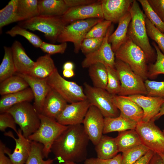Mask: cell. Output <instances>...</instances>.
<instances>
[{"instance_id": "cell-1", "label": "cell", "mask_w": 164, "mask_h": 164, "mask_svg": "<svg viewBox=\"0 0 164 164\" xmlns=\"http://www.w3.org/2000/svg\"><path fill=\"white\" fill-rule=\"evenodd\" d=\"M89 140L83 125H69L54 141L51 152L59 162H81L87 159Z\"/></svg>"}, {"instance_id": "cell-2", "label": "cell", "mask_w": 164, "mask_h": 164, "mask_svg": "<svg viewBox=\"0 0 164 164\" xmlns=\"http://www.w3.org/2000/svg\"><path fill=\"white\" fill-rule=\"evenodd\" d=\"M129 12L131 20L128 27V36L143 50L149 60H153L155 55L147 33L145 23L146 17L136 1L134 0Z\"/></svg>"}, {"instance_id": "cell-3", "label": "cell", "mask_w": 164, "mask_h": 164, "mask_svg": "<svg viewBox=\"0 0 164 164\" xmlns=\"http://www.w3.org/2000/svg\"><path fill=\"white\" fill-rule=\"evenodd\" d=\"M116 59L128 64L144 80L148 77L147 65L149 60L143 50L128 36L125 41L114 52Z\"/></svg>"}, {"instance_id": "cell-4", "label": "cell", "mask_w": 164, "mask_h": 164, "mask_svg": "<svg viewBox=\"0 0 164 164\" xmlns=\"http://www.w3.org/2000/svg\"><path fill=\"white\" fill-rule=\"evenodd\" d=\"M39 116L40 120L39 127L28 138L31 141L36 142L43 145V155L46 158L51 152L53 143L68 126L61 125L56 120L41 114H39Z\"/></svg>"}, {"instance_id": "cell-5", "label": "cell", "mask_w": 164, "mask_h": 164, "mask_svg": "<svg viewBox=\"0 0 164 164\" xmlns=\"http://www.w3.org/2000/svg\"><path fill=\"white\" fill-rule=\"evenodd\" d=\"M6 112L12 115L26 138H28L39 127V114L30 102L25 101L19 103L12 106Z\"/></svg>"}, {"instance_id": "cell-6", "label": "cell", "mask_w": 164, "mask_h": 164, "mask_svg": "<svg viewBox=\"0 0 164 164\" xmlns=\"http://www.w3.org/2000/svg\"><path fill=\"white\" fill-rule=\"evenodd\" d=\"M66 25L61 16L39 15L20 22L19 25L26 29L38 31L49 40L54 42Z\"/></svg>"}, {"instance_id": "cell-7", "label": "cell", "mask_w": 164, "mask_h": 164, "mask_svg": "<svg viewBox=\"0 0 164 164\" xmlns=\"http://www.w3.org/2000/svg\"><path fill=\"white\" fill-rule=\"evenodd\" d=\"M115 68L121 84V91L118 95H146L144 80L135 73L128 64L116 59Z\"/></svg>"}, {"instance_id": "cell-8", "label": "cell", "mask_w": 164, "mask_h": 164, "mask_svg": "<svg viewBox=\"0 0 164 164\" xmlns=\"http://www.w3.org/2000/svg\"><path fill=\"white\" fill-rule=\"evenodd\" d=\"M104 19L95 18L74 21L65 26L58 36L56 41L73 43L74 51L77 53L82 43L88 32L95 24Z\"/></svg>"}, {"instance_id": "cell-9", "label": "cell", "mask_w": 164, "mask_h": 164, "mask_svg": "<svg viewBox=\"0 0 164 164\" xmlns=\"http://www.w3.org/2000/svg\"><path fill=\"white\" fill-rule=\"evenodd\" d=\"M50 87L62 96L67 103H73L87 99L83 87L74 81L65 79L56 68L47 79Z\"/></svg>"}, {"instance_id": "cell-10", "label": "cell", "mask_w": 164, "mask_h": 164, "mask_svg": "<svg viewBox=\"0 0 164 164\" xmlns=\"http://www.w3.org/2000/svg\"><path fill=\"white\" fill-rule=\"evenodd\" d=\"M84 91L91 105L96 107L104 118H116L120 114L113 103L112 95L105 89L92 87L87 83L84 84Z\"/></svg>"}, {"instance_id": "cell-11", "label": "cell", "mask_w": 164, "mask_h": 164, "mask_svg": "<svg viewBox=\"0 0 164 164\" xmlns=\"http://www.w3.org/2000/svg\"><path fill=\"white\" fill-rule=\"evenodd\" d=\"M155 120L141 121L137 123L135 130L142 144L155 153H164V133L154 123Z\"/></svg>"}, {"instance_id": "cell-12", "label": "cell", "mask_w": 164, "mask_h": 164, "mask_svg": "<svg viewBox=\"0 0 164 164\" xmlns=\"http://www.w3.org/2000/svg\"><path fill=\"white\" fill-rule=\"evenodd\" d=\"M113 29V27L111 25L108 30L101 46L98 49L85 55V58L81 63L83 68H88L93 64L100 63L115 68V53L108 42V38Z\"/></svg>"}, {"instance_id": "cell-13", "label": "cell", "mask_w": 164, "mask_h": 164, "mask_svg": "<svg viewBox=\"0 0 164 164\" xmlns=\"http://www.w3.org/2000/svg\"><path fill=\"white\" fill-rule=\"evenodd\" d=\"M82 124L89 140L95 146L103 135L104 117L96 107L91 105Z\"/></svg>"}, {"instance_id": "cell-14", "label": "cell", "mask_w": 164, "mask_h": 164, "mask_svg": "<svg viewBox=\"0 0 164 164\" xmlns=\"http://www.w3.org/2000/svg\"><path fill=\"white\" fill-rule=\"evenodd\" d=\"M18 138H16L11 131L5 132V136L12 138L15 143V147L12 153L5 145L4 150L13 164H26L29 156L31 149V142L25 137L22 131L19 128L16 133Z\"/></svg>"}, {"instance_id": "cell-15", "label": "cell", "mask_w": 164, "mask_h": 164, "mask_svg": "<svg viewBox=\"0 0 164 164\" xmlns=\"http://www.w3.org/2000/svg\"><path fill=\"white\" fill-rule=\"evenodd\" d=\"M61 17L67 25L79 20L95 18L104 19L101 0L89 5L69 8Z\"/></svg>"}, {"instance_id": "cell-16", "label": "cell", "mask_w": 164, "mask_h": 164, "mask_svg": "<svg viewBox=\"0 0 164 164\" xmlns=\"http://www.w3.org/2000/svg\"><path fill=\"white\" fill-rule=\"evenodd\" d=\"M90 105L87 99L68 104L56 121L65 126L81 124Z\"/></svg>"}, {"instance_id": "cell-17", "label": "cell", "mask_w": 164, "mask_h": 164, "mask_svg": "<svg viewBox=\"0 0 164 164\" xmlns=\"http://www.w3.org/2000/svg\"><path fill=\"white\" fill-rule=\"evenodd\" d=\"M134 0H101L104 19L115 23L129 12Z\"/></svg>"}, {"instance_id": "cell-18", "label": "cell", "mask_w": 164, "mask_h": 164, "mask_svg": "<svg viewBox=\"0 0 164 164\" xmlns=\"http://www.w3.org/2000/svg\"><path fill=\"white\" fill-rule=\"evenodd\" d=\"M138 104L143 111L142 121H155V118L159 112L164 103V98L145 96L142 94H135L125 96Z\"/></svg>"}, {"instance_id": "cell-19", "label": "cell", "mask_w": 164, "mask_h": 164, "mask_svg": "<svg viewBox=\"0 0 164 164\" xmlns=\"http://www.w3.org/2000/svg\"><path fill=\"white\" fill-rule=\"evenodd\" d=\"M15 74L22 77L28 84L34 96L33 105L38 113L41 114L45 99L50 89L47 83V78L41 79L28 74L16 73Z\"/></svg>"}, {"instance_id": "cell-20", "label": "cell", "mask_w": 164, "mask_h": 164, "mask_svg": "<svg viewBox=\"0 0 164 164\" xmlns=\"http://www.w3.org/2000/svg\"><path fill=\"white\" fill-rule=\"evenodd\" d=\"M112 98L120 113L137 123L142 121L143 111L135 102L125 96L112 95Z\"/></svg>"}, {"instance_id": "cell-21", "label": "cell", "mask_w": 164, "mask_h": 164, "mask_svg": "<svg viewBox=\"0 0 164 164\" xmlns=\"http://www.w3.org/2000/svg\"><path fill=\"white\" fill-rule=\"evenodd\" d=\"M67 104L65 99L50 88L45 99L41 114L56 120Z\"/></svg>"}, {"instance_id": "cell-22", "label": "cell", "mask_w": 164, "mask_h": 164, "mask_svg": "<svg viewBox=\"0 0 164 164\" xmlns=\"http://www.w3.org/2000/svg\"><path fill=\"white\" fill-rule=\"evenodd\" d=\"M11 48L16 73L22 74H29L35 62L27 55L24 49L19 41H15Z\"/></svg>"}, {"instance_id": "cell-23", "label": "cell", "mask_w": 164, "mask_h": 164, "mask_svg": "<svg viewBox=\"0 0 164 164\" xmlns=\"http://www.w3.org/2000/svg\"><path fill=\"white\" fill-rule=\"evenodd\" d=\"M137 123L120 113L116 118H104L103 134L135 130Z\"/></svg>"}, {"instance_id": "cell-24", "label": "cell", "mask_w": 164, "mask_h": 164, "mask_svg": "<svg viewBox=\"0 0 164 164\" xmlns=\"http://www.w3.org/2000/svg\"><path fill=\"white\" fill-rule=\"evenodd\" d=\"M131 20V15L129 12L120 20L116 29L109 36L108 42L114 52L127 39L128 27Z\"/></svg>"}, {"instance_id": "cell-25", "label": "cell", "mask_w": 164, "mask_h": 164, "mask_svg": "<svg viewBox=\"0 0 164 164\" xmlns=\"http://www.w3.org/2000/svg\"><path fill=\"white\" fill-rule=\"evenodd\" d=\"M34 96L30 87L17 92L1 96L0 99V113L5 112L12 106L25 102H30Z\"/></svg>"}, {"instance_id": "cell-26", "label": "cell", "mask_w": 164, "mask_h": 164, "mask_svg": "<svg viewBox=\"0 0 164 164\" xmlns=\"http://www.w3.org/2000/svg\"><path fill=\"white\" fill-rule=\"evenodd\" d=\"M56 68L50 55L47 54L37 59L28 75L38 78L46 79Z\"/></svg>"}, {"instance_id": "cell-27", "label": "cell", "mask_w": 164, "mask_h": 164, "mask_svg": "<svg viewBox=\"0 0 164 164\" xmlns=\"http://www.w3.org/2000/svg\"><path fill=\"white\" fill-rule=\"evenodd\" d=\"M39 15L61 16L69 8L64 0H38Z\"/></svg>"}, {"instance_id": "cell-28", "label": "cell", "mask_w": 164, "mask_h": 164, "mask_svg": "<svg viewBox=\"0 0 164 164\" xmlns=\"http://www.w3.org/2000/svg\"><path fill=\"white\" fill-rule=\"evenodd\" d=\"M95 150L97 157L104 159L112 158L119 152L115 138L104 135L95 145Z\"/></svg>"}, {"instance_id": "cell-29", "label": "cell", "mask_w": 164, "mask_h": 164, "mask_svg": "<svg viewBox=\"0 0 164 164\" xmlns=\"http://www.w3.org/2000/svg\"><path fill=\"white\" fill-rule=\"evenodd\" d=\"M115 138L119 152L122 153L142 144L140 137L135 130L119 132Z\"/></svg>"}, {"instance_id": "cell-30", "label": "cell", "mask_w": 164, "mask_h": 164, "mask_svg": "<svg viewBox=\"0 0 164 164\" xmlns=\"http://www.w3.org/2000/svg\"><path fill=\"white\" fill-rule=\"evenodd\" d=\"M29 87L28 84L23 78L15 74L0 83V94L3 96L17 92Z\"/></svg>"}, {"instance_id": "cell-31", "label": "cell", "mask_w": 164, "mask_h": 164, "mask_svg": "<svg viewBox=\"0 0 164 164\" xmlns=\"http://www.w3.org/2000/svg\"><path fill=\"white\" fill-rule=\"evenodd\" d=\"M89 76L93 87L106 89L108 82V74L106 67L101 63L93 64L89 67Z\"/></svg>"}, {"instance_id": "cell-32", "label": "cell", "mask_w": 164, "mask_h": 164, "mask_svg": "<svg viewBox=\"0 0 164 164\" xmlns=\"http://www.w3.org/2000/svg\"><path fill=\"white\" fill-rule=\"evenodd\" d=\"M18 0H11L0 10V28L12 23L22 21L18 11Z\"/></svg>"}, {"instance_id": "cell-33", "label": "cell", "mask_w": 164, "mask_h": 164, "mask_svg": "<svg viewBox=\"0 0 164 164\" xmlns=\"http://www.w3.org/2000/svg\"><path fill=\"white\" fill-rule=\"evenodd\" d=\"M17 9L22 21L39 15L38 0H18Z\"/></svg>"}, {"instance_id": "cell-34", "label": "cell", "mask_w": 164, "mask_h": 164, "mask_svg": "<svg viewBox=\"0 0 164 164\" xmlns=\"http://www.w3.org/2000/svg\"><path fill=\"white\" fill-rule=\"evenodd\" d=\"M4 54L0 65V82L16 73L11 47L4 46Z\"/></svg>"}, {"instance_id": "cell-35", "label": "cell", "mask_w": 164, "mask_h": 164, "mask_svg": "<svg viewBox=\"0 0 164 164\" xmlns=\"http://www.w3.org/2000/svg\"><path fill=\"white\" fill-rule=\"evenodd\" d=\"M43 147L41 143L31 141L30 153L26 164H52L53 159H43Z\"/></svg>"}, {"instance_id": "cell-36", "label": "cell", "mask_w": 164, "mask_h": 164, "mask_svg": "<svg viewBox=\"0 0 164 164\" xmlns=\"http://www.w3.org/2000/svg\"><path fill=\"white\" fill-rule=\"evenodd\" d=\"M149 150L142 144L130 149L122 152L121 164H134Z\"/></svg>"}, {"instance_id": "cell-37", "label": "cell", "mask_w": 164, "mask_h": 164, "mask_svg": "<svg viewBox=\"0 0 164 164\" xmlns=\"http://www.w3.org/2000/svg\"><path fill=\"white\" fill-rule=\"evenodd\" d=\"M26 29L19 25H16L7 31L6 33L12 37L22 36L35 47L40 48L43 41L38 36Z\"/></svg>"}, {"instance_id": "cell-38", "label": "cell", "mask_w": 164, "mask_h": 164, "mask_svg": "<svg viewBox=\"0 0 164 164\" xmlns=\"http://www.w3.org/2000/svg\"><path fill=\"white\" fill-rule=\"evenodd\" d=\"M152 44L156 51V57L155 62L151 64L148 69V77L153 78L159 74H164V54L155 42Z\"/></svg>"}, {"instance_id": "cell-39", "label": "cell", "mask_w": 164, "mask_h": 164, "mask_svg": "<svg viewBox=\"0 0 164 164\" xmlns=\"http://www.w3.org/2000/svg\"><path fill=\"white\" fill-rule=\"evenodd\" d=\"M146 17L157 29L164 32V22L159 17L150 5L148 0H138Z\"/></svg>"}, {"instance_id": "cell-40", "label": "cell", "mask_w": 164, "mask_h": 164, "mask_svg": "<svg viewBox=\"0 0 164 164\" xmlns=\"http://www.w3.org/2000/svg\"><path fill=\"white\" fill-rule=\"evenodd\" d=\"M108 72V82L106 90L111 95L118 94L121 90V84L115 68L105 66Z\"/></svg>"}, {"instance_id": "cell-41", "label": "cell", "mask_w": 164, "mask_h": 164, "mask_svg": "<svg viewBox=\"0 0 164 164\" xmlns=\"http://www.w3.org/2000/svg\"><path fill=\"white\" fill-rule=\"evenodd\" d=\"M145 23L148 36L155 42L164 54V34L157 29L146 17Z\"/></svg>"}, {"instance_id": "cell-42", "label": "cell", "mask_w": 164, "mask_h": 164, "mask_svg": "<svg viewBox=\"0 0 164 164\" xmlns=\"http://www.w3.org/2000/svg\"><path fill=\"white\" fill-rule=\"evenodd\" d=\"M112 22L104 19L94 26L86 36L85 38L103 39Z\"/></svg>"}, {"instance_id": "cell-43", "label": "cell", "mask_w": 164, "mask_h": 164, "mask_svg": "<svg viewBox=\"0 0 164 164\" xmlns=\"http://www.w3.org/2000/svg\"><path fill=\"white\" fill-rule=\"evenodd\" d=\"M144 83L147 96L164 98V81H157L147 79Z\"/></svg>"}, {"instance_id": "cell-44", "label": "cell", "mask_w": 164, "mask_h": 164, "mask_svg": "<svg viewBox=\"0 0 164 164\" xmlns=\"http://www.w3.org/2000/svg\"><path fill=\"white\" fill-rule=\"evenodd\" d=\"M103 39L85 38L82 43L80 50L85 55L92 53L100 47Z\"/></svg>"}, {"instance_id": "cell-45", "label": "cell", "mask_w": 164, "mask_h": 164, "mask_svg": "<svg viewBox=\"0 0 164 164\" xmlns=\"http://www.w3.org/2000/svg\"><path fill=\"white\" fill-rule=\"evenodd\" d=\"M16 123L14 118L9 113L5 112L0 114V130L5 132L6 129L9 128L16 133H17Z\"/></svg>"}, {"instance_id": "cell-46", "label": "cell", "mask_w": 164, "mask_h": 164, "mask_svg": "<svg viewBox=\"0 0 164 164\" xmlns=\"http://www.w3.org/2000/svg\"><path fill=\"white\" fill-rule=\"evenodd\" d=\"M67 43L55 44L43 41L40 48L44 53L51 55L56 53H64L67 48Z\"/></svg>"}, {"instance_id": "cell-47", "label": "cell", "mask_w": 164, "mask_h": 164, "mask_svg": "<svg viewBox=\"0 0 164 164\" xmlns=\"http://www.w3.org/2000/svg\"><path fill=\"white\" fill-rule=\"evenodd\" d=\"M122 155L117 154L114 157L109 159H104L98 158H91L86 159L84 164H121Z\"/></svg>"}, {"instance_id": "cell-48", "label": "cell", "mask_w": 164, "mask_h": 164, "mask_svg": "<svg viewBox=\"0 0 164 164\" xmlns=\"http://www.w3.org/2000/svg\"><path fill=\"white\" fill-rule=\"evenodd\" d=\"M150 5L164 22V0H148Z\"/></svg>"}, {"instance_id": "cell-49", "label": "cell", "mask_w": 164, "mask_h": 164, "mask_svg": "<svg viewBox=\"0 0 164 164\" xmlns=\"http://www.w3.org/2000/svg\"><path fill=\"white\" fill-rule=\"evenodd\" d=\"M67 7L70 8L86 5L97 2L96 0H64Z\"/></svg>"}, {"instance_id": "cell-50", "label": "cell", "mask_w": 164, "mask_h": 164, "mask_svg": "<svg viewBox=\"0 0 164 164\" xmlns=\"http://www.w3.org/2000/svg\"><path fill=\"white\" fill-rule=\"evenodd\" d=\"M5 144L0 141V164H13L10 158L5 155L4 150Z\"/></svg>"}, {"instance_id": "cell-51", "label": "cell", "mask_w": 164, "mask_h": 164, "mask_svg": "<svg viewBox=\"0 0 164 164\" xmlns=\"http://www.w3.org/2000/svg\"><path fill=\"white\" fill-rule=\"evenodd\" d=\"M155 153L150 150L134 164H148Z\"/></svg>"}, {"instance_id": "cell-52", "label": "cell", "mask_w": 164, "mask_h": 164, "mask_svg": "<svg viewBox=\"0 0 164 164\" xmlns=\"http://www.w3.org/2000/svg\"><path fill=\"white\" fill-rule=\"evenodd\" d=\"M148 164H163L162 160L157 153H155Z\"/></svg>"}, {"instance_id": "cell-53", "label": "cell", "mask_w": 164, "mask_h": 164, "mask_svg": "<svg viewBox=\"0 0 164 164\" xmlns=\"http://www.w3.org/2000/svg\"><path fill=\"white\" fill-rule=\"evenodd\" d=\"M63 76L66 78H70L73 77L75 74L73 70H63Z\"/></svg>"}, {"instance_id": "cell-54", "label": "cell", "mask_w": 164, "mask_h": 164, "mask_svg": "<svg viewBox=\"0 0 164 164\" xmlns=\"http://www.w3.org/2000/svg\"><path fill=\"white\" fill-rule=\"evenodd\" d=\"M74 65L73 63L70 61L65 63L63 66V70H73Z\"/></svg>"}, {"instance_id": "cell-55", "label": "cell", "mask_w": 164, "mask_h": 164, "mask_svg": "<svg viewBox=\"0 0 164 164\" xmlns=\"http://www.w3.org/2000/svg\"><path fill=\"white\" fill-rule=\"evenodd\" d=\"M164 115V103L162 105L160 110L159 111V113L155 117V120H156L158 119L161 117L162 116Z\"/></svg>"}, {"instance_id": "cell-56", "label": "cell", "mask_w": 164, "mask_h": 164, "mask_svg": "<svg viewBox=\"0 0 164 164\" xmlns=\"http://www.w3.org/2000/svg\"><path fill=\"white\" fill-rule=\"evenodd\" d=\"M56 164H77L75 162H59Z\"/></svg>"}, {"instance_id": "cell-57", "label": "cell", "mask_w": 164, "mask_h": 164, "mask_svg": "<svg viewBox=\"0 0 164 164\" xmlns=\"http://www.w3.org/2000/svg\"><path fill=\"white\" fill-rule=\"evenodd\" d=\"M161 158L163 164H164V153L158 154Z\"/></svg>"}, {"instance_id": "cell-58", "label": "cell", "mask_w": 164, "mask_h": 164, "mask_svg": "<svg viewBox=\"0 0 164 164\" xmlns=\"http://www.w3.org/2000/svg\"><path fill=\"white\" fill-rule=\"evenodd\" d=\"M163 133H164V130H163Z\"/></svg>"}, {"instance_id": "cell-59", "label": "cell", "mask_w": 164, "mask_h": 164, "mask_svg": "<svg viewBox=\"0 0 164 164\" xmlns=\"http://www.w3.org/2000/svg\"><path fill=\"white\" fill-rule=\"evenodd\" d=\"M163 33L164 34V32Z\"/></svg>"}]
</instances>
